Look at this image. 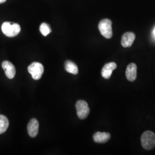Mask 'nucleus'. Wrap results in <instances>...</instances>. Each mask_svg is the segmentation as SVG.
Returning <instances> with one entry per match:
<instances>
[{"mask_svg": "<svg viewBox=\"0 0 155 155\" xmlns=\"http://www.w3.org/2000/svg\"><path fill=\"white\" fill-rule=\"evenodd\" d=\"M1 29L4 34L9 38H13L17 36L21 31V27L17 23L4 22L1 26Z\"/></svg>", "mask_w": 155, "mask_h": 155, "instance_id": "f257e3e1", "label": "nucleus"}, {"mask_svg": "<svg viewBox=\"0 0 155 155\" xmlns=\"http://www.w3.org/2000/svg\"><path fill=\"white\" fill-rule=\"evenodd\" d=\"M141 142L145 150H151L155 147V134L152 131H145L141 137Z\"/></svg>", "mask_w": 155, "mask_h": 155, "instance_id": "f03ea898", "label": "nucleus"}, {"mask_svg": "<svg viewBox=\"0 0 155 155\" xmlns=\"http://www.w3.org/2000/svg\"><path fill=\"white\" fill-rule=\"evenodd\" d=\"M112 22L110 20L105 18L102 20L98 25V29L101 35L106 39H110L113 36Z\"/></svg>", "mask_w": 155, "mask_h": 155, "instance_id": "7ed1b4c3", "label": "nucleus"}, {"mask_svg": "<svg viewBox=\"0 0 155 155\" xmlns=\"http://www.w3.org/2000/svg\"><path fill=\"white\" fill-rule=\"evenodd\" d=\"M28 70L33 79L38 80L41 78L44 72V67L40 63L33 62L28 66Z\"/></svg>", "mask_w": 155, "mask_h": 155, "instance_id": "20e7f679", "label": "nucleus"}, {"mask_svg": "<svg viewBox=\"0 0 155 155\" xmlns=\"http://www.w3.org/2000/svg\"><path fill=\"white\" fill-rule=\"evenodd\" d=\"M76 109L77 110L78 116L80 119L84 120L89 116L90 108L86 101L83 100L78 101L76 104Z\"/></svg>", "mask_w": 155, "mask_h": 155, "instance_id": "39448f33", "label": "nucleus"}, {"mask_svg": "<svg viewBox=\"0 0 155 155\" xmlns=\"http://www.w3.org/2000/svg\"><path fill=\"white\" fill-rule=\"evenodd\" d=\"M2 67L4 69L6 76L9 79H13L16 75V69L13 64L9 61H4L2 63Z\"/></svg>", "mask_w": 155, "mask_h": 155, "instance_id": "423d86ee", "label": "nucleus"}, {"mask_svg": "<svg viewBox=\"0 0 155 155\" xmlns=\"http://www.w3.org/2000/svg\"><path fill=\"white\" fill-rule=\"evenodd\" d=\"M136 39V35L133 32H126L122 35L121 39V45L123 47H130L133 45V42Z\"/></svg>", "mask_w": 155, "mask_h": 155, "instance_id": "0eeeda50", "label": "nucleus"}, {"mask_svg": "<svg viewBox=\"0 0 155 155\" xmlns=\"http://www.w3.org/2000/svg\"><path fill=\"white\" fill-rule=\"evenodd\" d=\"M116 68V63L114 62H110L106 64L101 71L102 76L106 79H109L112 74V72Z\"/></svg>", "mask_w": 155, "mask_h": 155, "instance_id": "6e6552de", "label": "nucleus"}, {"mask_svg": "<svg viewBox=\"0 0 155 155\" xmlns=\"http://www.w3.org/2000/svg\"><path fill=\"white\" fill-rule=\"evenodd\" d=\"M39 122L35 118L32 119L28 123V132L31 137H35L37 136L39 132Z\"/></svg>", "mask_w": 155, "mask_h": 155, "instance_id": "1a4fd4ad", "label": "nucleus"}, {"mask_svg": "<svg viewBox=\"0 0 155 155\" xmlns=\"http://www.w3.org/2000/svg\"><path fill=\"white\" fill-rule=\"evenodd\" d=\"M126 77L127 80L133 82L137 78V66L134 63H130L127 66L126 70Z\"/></svg>", "mask_w": 155, "mask_h": 155, "instance_id": "9d476101", "label": "nucleus"}, {"mask_svg": "<svg viewBox=\"0 0 155 155\" xmlns=\"http://www.w3.org/2000/svg\"><path fill=\"white\" fill-rule=\"evenodd\" d=\"M110 139V134L107 132H98L93 136V140L97 143H105Z\"/></svg>", "mask_w": 155, "mask_h": 155, "instance_id": "9b49d317", "label": "nucleus"}, {"mask_svg": "<svg viewBox=\"0 0 155 155\" xmlns=\"http://www.w3.org/2000/svg\"><path fill=\"white\" fill-rule=\"evenodd\" d=\"M66 71L74 75H77L78 73V68L77 64L73 61H67L64 63Z\"/></svg>", "mask_w": 155, "mask_h": 155, "instance_id": "f8f14e48", "label": "nucleus"}, {"mask_svg": "<svg viewBox=\"0 0 155 155\" xmlns=\"http://www.w3.org/2000/svg\"><path fill=\"white\" fill-rule=\"evenodd\" d=\"M9 127V121L5 116L0 115V134L5 132Z\"/></svg>", "mask_w": 155, "mask_h": 155, "instance_id": "ddd939ff", "label": "nucleus"}, {"mask_svg": "<svg viewBox=\"0 0 155 155\" xmlns=\"http://www.w3.org/2000/svg\"><path fill=\"white\" fill-rule=\"evenodd\" d=\"M40 31L43 36H46L51 33V28L50 27V25L45 22H43L40 26Z\"/></svg>", "mask_w": 155, "mask_h": 155, "instance_id": "4468645a", "label": "nucleus"}, {"mask_svg": "<svg viewBox=\"0 0 155 155\" xmlns=\"http://www.w3.org/2000/svg\"><path fill=\"white\" fill-rule=\"evenodd\" d=\"M6 0H0V4H2V3H4L5 2Z\"/></svg>", "mask_w": 155, "mask_h": 155, "instance_id": "2eb2a0df", "label": "nucleus"}, {"mask_svg": "<svg viewBox=\"0 0 155 155\" xmlns=\"http://www.w3.org/2000/svg\"><path fill=\"white\" fill-rule=\"evenodd\" d=\"M153 36H154L155 39V27L154 28V29H153Z\"/></svg>", "mask_w": 155, "mask_h": 155, "instance_id": "dca6fc26", "label": "nucleus"}]
</instances>
